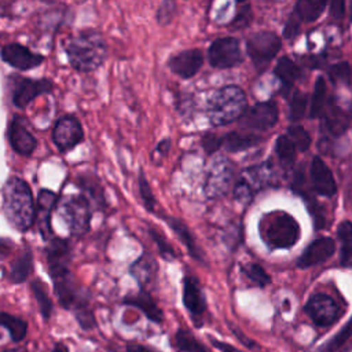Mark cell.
I'll use <instances>...</instances> for the list:
<instances>
[{
	"mask_svg": "<svg viewBox=\"0 0 352 352\" xmlns=\"http://www.w3.org/2000/svg\"><path fill=\"white\" fill-rule=\"evenodd\" d=\"M1 194L3 210L8 223L18 231L29 230L36 220V208L28 183L18 176H11Z\"/></svg>",
	"mask_w": 352,
	"mask_h": 352,
	"instance_id": "cell-1",
	"label": "cell"
},
{
	"mask_svg": "<svg viewBox=\"0 0 352 352\" xmlns=\"http://www.w3.org/2000/svg\"><path fill=\"white\" fill-rule=\"evenodd\" d=\"M65 52L73 69L89 73L96 70L104 60L107 45L99 32L81 30L66 41Z\"/></svg>",
	"mask_w": 352,
	"mask_h": 352,
	"instance_id": "cell-2",
	"label": "cell"
},
{
	"mask_svg": "<svg viewBox=\"0 0 352 352\" xmlns=\"http://www.w3.org/2000/svg\"><path fill=\"white\" fill-rule=\"evenodd\" d=\"M246 111V96L236 85H227L217 89L208 102V117L212 125H226Z\"/></svg>",
	"mask_w": 352,
	"mask_h": 352,
	"instance_id": "cell-3",
	"label": "cell"
},
{
	"mask_svg": "<svg viewBox=\"0 0 352 352\" xmlns=\"http://www.w3.org/2000/svg\"><path fill=\"white\" fill-rule=\"evenodd\" d=\"M263 241L274 249L292 248L300 238V226L286 212H272L260 221Z\"/></svg>",
	"mask_w": 352,
	"mask_h": 352,
	"instance_id": "cell-4",
	"label": "cell"
},
{
	"mask_svg": "<svg viewBox=\"0 0 352 352\" xmlns=\"http://www.w3.org/2000/svg\"><path fill=\"white\" fill-rule=\"evenodd\" d=\"M58 212L72 235L80 236L88 231L92 210L85 195H67L62 198Z\"/></svg>",
	"mask_w": 352,
	"mask_h": 352,
	"instance_id": "cell-5",
	"label": "cell"
},
{
	"mask_svg": "<svg viewBox=\"0 0 352 352\" xmlns=\"http://www.w3.org/2000/svg\"><path fill=\"white\" fill-rule=\"evenodd\" d=\"M246 50L256 67H265L280 50V40L272 32H258L248 40Z\"/></svg>",
	"mask_w": 352,
	"mask_h": 352,
	"instance_id": "cell-6",
	"label": "cell"
},
{
	"mask_svg": "<svg viewBox=\"0 0 352 352\" xmlns=\"http://www.w3.org/2000/svg\"><path fill=\"white\" fill-rule=\"evenodd\" d=\"M209 63L216 69L234 67L242 62L239 41L234 37H221L212 43L208 51Z\"/></svg>",
	"mask_w": 352,
	"mask_h": 352,
	"instance_id": "cell-7",
	"label": "cell"
},
{
	"mask_svg": "<svg viewBox=\"0 0 352 352\" xmlns=\"http://www.w3.org/2000/svg\"><path fill=\"white\" fill-rule=\"evenodd\" d=\"M84 138L80 121L74 116L60 117L52 129V142L60 153L74 148Z\"/></svg>",
	"mask_w": 352,
	"mask_h": 352,
	"instance_id": "cell-8",
	"label": "cell"
},
{
	"mask_svg": "<svg viewBox=\"0 0 352 352\" xmlns=\"http://www.w3.org/2000/svg\"><path fill=\"white\" fill-rule=\"evenodd\" d=\"M305 312L318 326H330L340 318L338 304L324 293L311 296L305 304Z\"/></svg>",
	"mask_w": 352,
	"mask_h": 352,
	"instance_id": "cell-9",
	"label": "cell"
},
{
	"mask_svg": "<svg viewBox=\"0 0 352 352\" xmlns=\"http://www.w3.org/2000/svg\"><path fill=\"white\" fill-rule=\"evenodd\" d=\"M15 77L16 78L12 89V103L19 109L26 107L36 96L41 94H48L54 88V84L47 78L33 80V78H25L21 76H15Z\"/></svg>",
	"mask_w": 352,
	"mask_h": 352,
	"instance_id": "cell-10",
	"label": "cell"
},
{
	"mask_svg": "<svg viewBox=\"0 0 352 352\" xmlns=\"http://www.w3.org/2000/svg\"><path fill=\"white\" fill-rule=\"evenodd\" d=\"M0 55L6 63H8L10 66L19 69V70L34 69L38 65H41L44 60L43 55L34 54L29 48L23 47L22 44H18V43H11V44L4 45L0 51Z\"/></svg>",
	"mask_w": 352,
	"mask_h": 352,
	"instance_id": "cell-11",
	"label": "cell"
},
{
	"mask_svg": "<svg viewBox=\"0 0 352 352\" xmlns=\"http://www.w3.org/2000/svg\"><path fill=\"white\" fill-rule=\"evenodd\" d=\"M204 63V55L201 50L191 48V50H184L168 60V67L170 69L172 73L177 74L182 78H191L194 77L201 66Z\"/></svg>",
	"mask_w": 352,
	"mask_h": 352,
	"instance_id": "cell-12",
	"label": "cell"
},
{
	"mask_svg": "<svg viewBox=\"0 0 352 352\" xmlns=\"http://www.w3.org/2000/svg\"><path fill=\"white\" fill-rule=\"evenodd\" d=\"M7 136H8V142H10L11 147L14 148V151H16L21 155H30L37 146L36 138L26 128L23 118L18 117V116H15L11 120V122L8 125Z\"/></svg>",
	"mask_w": 352,
	"mask_h": 352,
	"instance_id": "cell-13",
	"label": "cell"
},
{
	"mask_svg": "<svg viewBox=\"0 0 352 352\" xmlns=\"http://www.w3.org/2000/svg\"><path fill=\"white\" fill-rule=\"evenodd\" d=\"M278 120V107L274 102L257 103L252 109H249L245 116L242 124L248 128L265 131L275 125Z\"/></svg>",
	"mask_w": 352,
	"mask_h": 352,
	"instance_id": "cell-14",
	"label": "cell"
},
{
	"mask_svg": "<svg viewBox=\"0 0 352 352\" xmlns=\"http://www.w3.org/2000/svg\"><path fill=\"white\" fill-rule=\"evenodd\" d=\"M230 182H231L230 164L224 160L217 161L213 164V166L206 177L205 194L210 198L223 195L227 191Z\"/></svg>",
	"mask_w": 352,
	"mask_h": 352,
	"instance_id": "cell-15",
	"label": "cell"
},
{
	"mask_svg": "<svg viewBox=\"0 0 352 352\" xmlns=\"http://www.w3.org/2000/svg\"><path fill=\"white\" fill-rule=\"evenodd\" d=\"M334 249H336V243L331 238L322 236L319 239H315L298 257L297 265L301 268H307V267L319 264L327 260L329 257H331V254L334 253Z\"/></svg>",
	"mask_w": 352,
	"mask_h": 352,
	"instance_id": "cell-16",
	"label": "cell"
},
{
	"mask_svg": "<svg viewBox=\"0 0 352 352\" xmlns=\"http://www.w3.org/2000/svg\"><path fill=\"white\" fill-rule=\"evenodd\" d=\"M45 252H47L50 274L69 270L72 252H70V246H69L67 241L60 239V238H52L48 242Z\"/></svg>",
	"mask_w": 352,
	"mask_h": 352,
	"instance_id": "cell-17",
	"label": "cell"
},
{
	"mask_svg": "<svg viewBox=\"0 0 352 352\" xmlns=\"http://www.w3.org/2000/svg\"><path fill=\"white\" fill-rule=\"evenodd\" d=\"M183 302L191 316L198 318L206 309L204 293L198 280L194 276H186L183 282Z\"/></svg>",
	"mask_w": 352,
	"mask_h": 352,
	"instance_id": "cell-18",
	"label": "cell"
},
{
	"mask_svg": "<svg viewBox=\"0 0 352 352\" xmlns=\"http://www.w3.org/2000/svg\"><path fill=\"white\" fill-rule=\"evenodd\" d=\"M311 180L318 194L330 197L336 192V182L327 165L322 158L315 157L311 164Z\"/></svg>",
	"mask_w": 352,
	"mask_h": 352,
	"instance_id": "cell-19",
	"label": "cell"
},
{
	"mask_svg": "<svg viewBox=\"0 0 352 352\" xmlns=\"http://www.w3.org/2000/svg\"><path fill=\"white\" fill-rule=\"evenodd\" d=\"M157 271H158L157 261L148 253H143L140 257H138L129 268L131 275L140 285L142 290H144L146 287L154 283L157 278Z\"/></svg>",
	"mask_w": 352,
	"mask_h": 352,
	"instance_id": "cell-20",
	"label": "cell"
},
{
	"mask_svg": "<svg viewBox=\"0 0 352 352\" xmlns=\"http://www.w3.org/2000/svg\"><path fill=\"white\" fill-rule=\"evenodd\" d=\"M58 202V195L50 190H40L37 197V208H36V221L38 224V230L44 238H48L51 232L50 216L52 209Z\"/></svg>",
	"mask_w": 352,
	"mask_h": 352,
	"instance_id": "cell-21",
	"label": "cell"
},
{
	"mask_svg": "<svg viewBox=\"0 0 352 352\" xmlns=\"http://www.w3.org/2000/svg\"><path fill=\"white\" fill-rule=\"evenodd\" d=\"M327 104H329V109L326 110L324 121H326L329 131L333 135L344 133L352 120V111L349 109H342L341 106H338L333 100V98L329 100Z\"/></svg>",
	"mask_w": 352,
	"mask_h": 352,
	"instance_id": "cell-22",
	"label": "cell"
},
{
	"mask_svg": "<svg viewBox=\"0 0 352 352\" xmlns=\"http://www.w3.org/2000/svg\"><path fill=\"white\" fill-rule=\"evenodd\" d=\"M124 302L139 308L150 320H153L155 323H161L164 319L162 311L157 307L155 301L151 298V296L146 290H140L136 294L125 297Z\"/></svg>",
	"mask_w": 352,
	"mask_h": 352,
	"instance_id": "cell-23",
	"label": "cell"
},
{
	"mask_svg": "<svg viewBox=\"0 0 352 352\" xmlns=\"http://www.w3.org/2000/svg\"><path fill=\"white\" fill-rule=\"evenodd\" d=\"M165 221L168 223V226L173 230V232L177 235V238L184 243V246L188 249L190 254L194 257V258H202L201 257V250L197 246L195 243V239L192 236V234L190 232L188 227L180 220V219H176V217H165Z\"/></svg>",
	"mask_w": 352,
	"mask_h": 352,
	"instance_id": "cell-24",
	"label": "cell"
},
{
	"mask_svg": "<svg viewBox=\"0 0 352 352\" xmlns=\"http://www.w3.org/2000/svg\"><path fill=\"white\" fill-rule=\"evenodd\" d=\"M32 270H33V256H32L30 250L28 249V250H23L16 257V260L12 263L11 271H10V278L12 282L21 283L28 279Z\"/></svg>",
	"mask_w": 352,
	"mask_h": 352,
	"instance_id": "cell-25",
	"label": "cell"
},
{
	"mask_svg": "<svg viewBox=\"0 0 352 352\" xmlns=\"http://www.w3.org/2000/svg\"><path fill=\"white\" fill-rule=\"evenodd\" d=\"M260 142V136L252 133H241V132H230L223 138V144L228 151H241L246 150Z\"/></svg>",
	"mask_w": 352,
	"mask_h": 352,
	"instance_id": "cell-26",
	"label": "cell"
},
{
	"mask_svg": "<svg viewBox=\"0 0 352 352\" xmlns=\"http://www.w3.org/2000/svg\"><path fill=\"white\" fill-rule=\"evenodd\" d=\"M0 326L6 327L14 341H21L28 333V323L11 314L0 312Z\"/></svg>",
	"mask_w": 352,
	"mask_h": 352,
	"instance_id": "cell-27",
	"label": "cell"
},
{
	"mask_svg": "<svg viewBox=\"0 0 352 352\" xmlns=\"http://www.w3.org/2000/svg\"><path fill=\"white\" fill-rule=\"evenodd\" d=\"M274 72H275L276 77L286 85H292L301 74L298 66L292 59H289L286 56H283L278 60Z\"/></svg>",
	"mask_w": 352,
	"mask_h": 352,
	"instance_id": "cell-28",
	"label": "cell"
},
{
	"mask_svg": "<svg viewBox=\"0 0 352 352\" xmlns=\"http://www.w3.org/2000/svg\"><path fill=\"white\" fill-rule=\"evenodd\" d=\"M326 7V1H311V0H301L296 4V15L300 19L312 22L316 18H319V15L322 14V11Z\"/></svg>",
	"mask_w": 352,
	"mask_h": 352,
	"instance_id": "cell-29",
	"label": "cell"
},
{
	"mask_svg": "<svg viewBox=\"0 0 352 352\" xmlns=\"http://www.w3.org/2000/svg\"><path fill=\"white\" fill-rule=\"evenodd\" d=\"M338 238L342 243L341 248V263L348 264L352 260V223L345 220L338 226Z\"/></svg>",
	"mask_w": 352,
	"mask_h": 352,
	"instance_id": "cell-30",
	"label": "cell"
},
{
	"mask_svg": "<svg viewBox=\"0 0 352 352\" xmlns=\"http://www.w3.org/2000/svg\"><path fill=\"white\" fill-rule=\"evenodd\" d=\"M175 341L180 352H209L188 330L184 329L177 330Z\"/></svg>",
	"mask_w": 352,
	"mask_h": 352,
	"instance_id": "cell-31",
	"label": "cell"
},
{
	"mask_svg": "<svg viewBox=\"0 0 352 352\" xmlns=\"http://www.w3.org/2000/svg\"><path fill=\"white\" fill-rule=\"evenodd\" d=\"M326 104V81L323 77H319L315 82L314 88V95L311 100V110L309 116L311 117H318L323 113Z\"/></svg>",
	"mask_w": 352,
	"mask_h": 352,
	"instance_id": "cell-32",
	"label": "cell"
},
{
	"mask_svg": "<svg viewBox=\"0 0 352 352\" xmlns=\"http://www.w3.org/2000/svg\"><path fill=\"white\" fill-rule=\"evenodd\" d=\"M275 148H276V154H278L279 160L282 161V164L285 166H289L293 164L294 157H296V146L289 138L279 136L276 140Z\"/></svg>",
	"mask_w": 352,
	"mask_h": 352,
	"instance_id": "cell-33",
	"label": "cell"
},
{
	"mask_svg": "<svg viewBox=\"0 0 352 352\" xmlns=\"http://www.w3.org/2000/svg\"><path fill=\"white\" fill-rule=\"evenodd\" d=\"M148 235L151 236V239L154 241L155 246L158 248L160 254L165 258V260H173L176 258V252L172 248V245L166 241V238L164 236L162 232H160L157 228L154 227H148Z\"/></svg>",
	"mask_w": 352,
	"mask_h": 352,
	"instance_id": "cell-34",
	"label": "cell"
},
{
	"mask_svg": "<svg viewBox=\"0 0 352 352\" xmlns=\"http://www.w3.org/2000/svg\"><path fill=\"white\" fill-rule=\"evenodd\" d=\"M32 290H33L34 297L37 300L41 315L44 316V319H48L50 315H51V311H52V302H51L44 286H43V283L40 280H33L32 282Z\"/></svg>",
	"mask_w": 352,
	"mask_h": 352,
	"instance_id": "cell-35",
	"label": "cell"
},
{
	"mask_svg": "<svg viewBox=\"0 0 352 352\" xmlns=\"http://www.w3.org/2000/svg\"><path fill=\"white\" fill-rule=\"evenodd\" d=\"M242 270H243L245 275L253 283H256L257 286L264 287V286H267L270 283V276H268V274L264 271V268L261 265H258L256 263H252V264L245 265Z\"/></svg>",
	"mask_w": 352,
	"mask_h": 352,
	"instance_id": "cell-36",
	"label": "cell"
},
{
	"mask_svg": "<svg viewBox=\"0 0 352 352\" xmlns=\"http://www.w3.org/2000/svg\"><path fill=\"white\" fill-rule=\"evenodd\" d=\"M138 187H139V194H140V197H142V201H143L146 209H147L148 212H154L155 208H157V199H155V197H154V194H153V191H151V187H150L148 182L146 180L143 172H142L140 176H139Z\"/></svg>",
	"mask_w": 352,
	"mask_h": 352,
	"instance_id": "cell-37",
	"label": "cell"
},
{
	"mask_svg": "<svg viewBox=\"0 0 352 352\" xmlns=\"http://www.w3.org/2000/svg\"><path fill=\"white\" fill-rule=\"evenodd\" d=\"M351 336H352V318H351V320L344 326V329H342L340 333H337L336 337H334L333 340H330V341L324 345V348H323L322 352H334V351L340 349V348L349 340Z\"/></svg>",
	"mask_w": 352,
	"mask_h": 352,
	"instance_id": "cell-38",
	"label": "cell"
},
{
	"mask_svg": "<svg viewBox=\"0 0 352 352\" xmlns=\"http://www.w3.org/2000/svg\"><path fill=\"white\" fill-rule=\"evenodd\" d=\"M307 95L302 94V92H296L292 98V102H290V118L293 121H297L300 120L304 114H305V110H307Z\"/></svg>",
	"mask_w": 352,
	"mask_h": 352,
	"instance_id": "cell-39",
	"label": "cell"
},
{
	"mask_svg": "<svg viewBox=\"0 0 352 352\" xmlns=\"http://www.w3.org/2000/svg\"><path fill=\"white\" fill-rule=\"evenodd\" d=\"M289 135L290 138L293 139L292 142L294 143V146H297L298 150L301 151H305L309 144H311V138L308 135V132L302 128V126H298V125H293L289 128Z\"/></svg>",
	"mask_w": 352,
	"mask_h": 352,
	"instance_id": "cell-40",
	"label": "cell"
},
{
	"mask_svg": "<svg viewBox=\"0 0 352 352\" xmlns=\"http://www.w3.org/2000/svg\"><path fill=\"white\" fill-rule=\"evenodd\" d=\"M80 184H81V188H84L85 191H88L89 194H91V197H92V199L95 198V201H96V204L99 205V206H103V204H104V199H103V195H102V188H100V186L96 183V180H95V177L94 179H88L87 180V177H80Z\"/></svg>",
	"mask_w": 352,
	"mask_h": 352,
	"instance_id": "cell-41",
	"label": "cell"
},
{
	"mask_svg": "<svg viewBox=\"0 0 352 352\" xmlns=\"http://www.w3.org/2000/svg\"><path fill=\"white\" fill-rule=\"evenodd\" d=\"M329 74L334 81H341V82H349L351 77V67L346 62H340L333 65L329 69Z\"/></svg>",
	"mask_w": 352,
	"mask_h": 352,
	"instance_id": "cell-42",
	"label": "cell"
},
{
	"mask_svg": "<svg viewBox=\"0 0 352 352\" xmlns=\"http://www.w3.org/2000/svg\"><path fill=\"white\" fill-rule=\"evenodd\" d=\"M252 19V11L249 4H243L242 7H239V10L236 11L235 18L231 22V26L234 29H242L246 25H249V21Z\"/></svg>",
	"mask_w": 352,
	"mask_h": 352,
	"instance_id": "cell-43",
	"label": "cell"
},
{
	"mask_svg": "<svg viewBox=\"0 0 352 352\" xmlns=\"http://www.w3.org/2000/svg\"><path fill=\"white\" fill-rule=\"evenodd\" d=\"M176 11V4L175 3H170V1H165L160 6L158 11H157V21L158 23L161 25H168L172 18H173V14Z\"/></svg>",
	"mask_w": 352,
	"mask_h": 352,
	"instance_id": "cell-44",
	"label": "cell"
},
{
	"mask_svg": "<svg viewBox=\"0 0 352 352\" xmlns=\"http://www.w3.org/2000/svg\"><path fill=\"white\" fill-rule=\"evenodd\" d=\"M220 146H223V138H219L213 133H206L202 138V147L208 154H213Z\"/></svg>",
	"mask_w": 352,
	"mask_h": 352,
	"instance_id": "cell-45",
	"label": "cell"
},
{
	"mask_svg": "<svg viewBox=\"0 0 352 352\" xmlns=\"http://www.w3.org/2000/svg\"><path fill=\"white\" fill-rule=\"evenodd\" d=\"M170 143H172V142H170V139H164V140H161V142L157 144V147L154 148L153 155H151V160H153V162H154V164H157V165H160V164H161L162 158H164V157H166V154L169 153Z\"/></svg>",
	"mask_w": 352,
	"mask_h": 352,
	"instance_id": "cell-46",
	"label": "cell"
},
{
	"mask_svg": "<svg viewBox=\"0 0 352 352\" xmlns=\"http://www.w3.org/2000/svg\"><path fill=\"white\" fill-rule=\"evenodd\" d=\"M298 25H300V18H298L296 14H293V15L289 18V21H287V23H286V26H285V32H283L285 37H286V38L294 37V36L297 34V32H298Z\"/></svg>",
	"mask_w": 352,
	"mask_h": 352,
	"instance_id": "cell-47",
	"label": "cell"
},
{
	"mask_svg": "<svg viewBox=\"0 0 352 352\" xmlns=\"http://www.w3.org/2000/svg\"><path fill=\"white\" fill-rule=\"evenodd\" d=\"M344 1L342 0H334L330 3V15L334 19H340L344 15Z\"/></svg>",
	"mask_w": 352,
	"mask_h": 352,
	"instance_id": "cell-48",
	"label": "cell"
},
{
	"mask_svg": "<svg viewBox=\"0 0 352 352\" xmlns=\"http://www.w3.org/2000/svg\"><path fill=\"white\" fill-rule=\"evenodd\" d=\"M126 351L128 352H160L153 346H146V345H140V344H129V345H126Z\"/></svg>",
	"mask_w": 352,
	"mask_h": 352,
	"instance_id": "cell-49",
	"label": "cell"
},
{
	"mask_svg": "<svg viewBox=\"0 0 352 352\" xmlns=\"http://www.w3.org/2000/svg\"><path fill=\"white\" fill-rule=\"evenodd\" d=\"M212 344L221 352H242L239 349H236L235 346H231L230 344H226L223 341H217V340H212Z\"/></svg>",
	"mask_w": 352,
	"mask_h": 352,
	"instance_id": "cell-50",
	"label": "cell"
},
{
	"mask_svg": "<svg viewBox=\"0 0 352 352\" xmlns=\"http://www.w3.org/2000/svg\"><path fill=\"white\" fill-rule=\"evenodd\" d=\"M10 248H11V243L10 241H4V239H0V258H3L4 256L8 254L10 252Z\"/></svg>",
	"mask_w": 352,
	"mask_h": 352,
	"instance_id": "cell-51",
	"label": "cell"
},
{
	"mask_svg": "<svg viewBox=\"0 0 352 352\" xmlns=\"http://www.w3.org/2000/svg\"><path fill=\"white\" fill-rule=\"evenodd\" d=\"M52 352H69V351H67V348L63 344H56Z\"/></svg>",
	"mask_w": 352,
	"mask_h": 352,
	"instance_id": "cell-52",
	"label": "cell"
},
{
	"mask_svg": "<svg viewBox=\"0 0 352 352\" xmlns=\"http://www.w3.org/2000/svg\"><path fill=\"white\" fill-rule=\"evenodd\" d=\"M351 21H352V3H351Z\"/></svg>",
	"mask_w": 352,
	"mask_h": 352,
	"instance_id": "cell-53",
	"label": "cell"
},
{
	"mask_svg": "<svg viewBox=\"0 0 352 352\" xmlns=\"http://www.w3.org/2000/svg\"><path fill=\"white\" fill-rule=\"evenodd\" d=\"M341 352H348V351H346V349H342V351H341Z\"/></svg>",
	"mask_w": 352,
	"mask_h": 352,
	"instance_id": "cell-54",
	"label": "cell"
}]
</instances>
